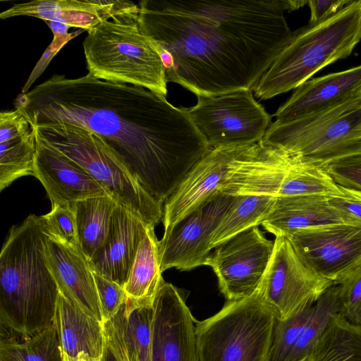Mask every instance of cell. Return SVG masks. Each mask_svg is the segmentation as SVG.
Segmentation results:
<instances>
[{
  "label": "cell",
  "mask_w": 361,
  "mask_h": 361,
  "mask_svg": "<svg viewBox=\"0 0 361 361\" xmlns=\"http://www.w3.org/2000/svg\"><path fill=\"white\" fill-rule=\"evenodd\" d=\"M14 106L32 125L63 122L97 134L143 189L163 204L211 149L188 109L145 88L54 74Z\"/></svg>",
  "instance_id": "6da1fadb"
},
{
  "label": "cell",
  "mask_w": 361,
  "mask_h": 361,
  "mask_svg": "<svg viewBox=\"0 0 361 361\" xmlns=\"http://www.w3.org/2000/svg\"><path fill=\"white\" fill-rule=\"evenodd\" d=\"M285 0H143L137 21L154 44L167 82L197 97L252 90L291 35Z\"/></svg>",
  "instance_id": "7a4b0ae2"
},
{
  "label": "cell",
  "mask_w": 361,
  "mask_h": 361,
  "mask_svg": "<svg viewBox=\"0 0 361 361\" xmlns=\"http://www.w3.org/2000/svg\"><path fill=\"white\" fill-rule=\"evenodd\" d=\"M44 215L12 226L0 254V324L30 334L54 324L60 293L48 264Z\"/></svg>",
  "instance_id": "3957f363"
},
{
  "label": "cell",
  "mask_w": 361,
  "mask_h": 361,
  "mask_svg": "<svg viewBox=\"0 0 361 361\" xmlns=\"http://www.w3.org/2000/svg\"><path fill=\"white\" fill-rule=\"evenodd\" d=\"M361 40V0L317 23L292 32L253 92L268 99L307 81L314 73L348 57Z\"/></svg>",
  "instance_id": "277c9868"
},
{
  "label": "cell",
  "mask_w": 361,
  "mask_h": 361,
  "mask_svg": "<svg viewBox=\"0 0 361 361\" xmlns=\"http://www.w3.org/2000/svg\"><path fill=\"white\" fill-rule=\"evenodd\" d=\"M82 46L92 76L166 96L164 62L153 42L141 31L137 19L102 22L87 31Z\"/></svg>",
  "instance_id": "5b68a950"
},
{
  "label": "cell",
  "mask_w": 361,
  "mask_h": 361,
  "mask_svg": "<svg viewBox=\"0 0 361 361\" xmlns=\"http://www.w3.org/2000/svg\"><path fill=\"white\" fill-rule=\"evenodd\" d=\"M32 126L40 137L82 166L118 204L147 225L155 227L163 218V204L143 189L99 135L63 122Z\"/></svg>",
  "instance_id": "8992f818"
},
{
  "label": "cell",
  "mask_w": 361,
  "mask_h": 361,
  "mask_svg": "<svg viewBox=\"0 0 361 361\" xmlns=\"http://www.w3.org/2000/svg\"><path fill=\"white\" fill-rule=\"evenodd\" d=\"M276 321L260 283L250 295L196 322L200 361H267Z\"/></svg>",
  "instance_id": "52a82bcc"
},
{
  "label": "cell",
  "mask_w": 361,
  "mask_h": 361,
  "mask_svg": "<svg viewBox=\"0 0 361 361\" xmlns=\"http://www.w3.org/2000/svg\"><path fill=\"white\" fill-rule=\"evenodd\" d=\"M261 142L324 166L361 154V97L289 123H271Z\"/></svg>",
  "instance_id": "ba28073f"
},
{
  "label": "cell",
  "mask_w": 361,
  "mask_h": 361,
  "mask_svg": "<svg viewBox=\"0 0 361 361\" xmlns=\"http://www.w3.org/2000/svg\"><path fill=\"white\" fill-rule=\"evenodd\" d=\"M252 90L197 97L188 109L196 128L210 149L259 142L269 128L271 116L257 102Z\"/></svg>",
  "instance_id": "9c48e42d"
},
{
  "label": "cell",
  "mask_w": 361,
  "mask_h": 361,
  "mask_svg": "<svg viewBox=\"0 0 361 361\" xmlns=\"http://www.w3.org/2000/svg\"><path fill=\"white\" fill-rule=\"evenodd\" d=\"M264 299L277 320H285L308 303H315L334 283L309 268L289 240L276 236L262 280Z\"/></svg>",
  "instance_id": "30bf717a"
},
{
  "label": "cell",
  "mask_w": 361,
  "mask_h": 361,
  "mask_svg": "<svg viewBox=\"0 0 361 361\" xmlns=\"http://www.w3.org/2000/svg\"><path fill=\"white\" fill-rule=\"evenodd\" d=\"M274 250V242L254 226L216 247L206 265L215 273L219 287L230 301L245 298L259 286Z\"/></svg>",
  "instance_id": "8fae6325"
},
{
  "label": "cell",
  "mask_w": 361,
  "mask_h": 361,
  "mask_svg": "<svg viewBox=\"0 0 361 361\" xmlns=\"http://www.w3.org/2000/svg\"><path fill=\"white\" fill-rule=\"evenodd\" d=\"M236 196L221 192L164 229L158 240L161 272L170 268L188 271L206 265L214 230Z\"/></svg>",
  "instance_id": "7c38bea8"
},
{
  "label": "cell",
  "mask_w": 361,
  "mask_h": 361,
  "mask_svg": "<svg viewBox=\"0 0 361 361\" xmlns=\"http://www.w3.org/2000/svg\"><path fill=\"white\" fill-rule=\"evenodd\" d=\"M312 271L339 283L361 263V227L336 224L298 231L286 237Z\"/></svg>",
  "instance_id": "4fadbf2b"
},
{
  "label": "cell",
  "mask_w": 361,
  "mask_h": 361,
  "mask_svg": "<svg viewBox=\"0 0 361 361\" xmlns=\"http://www.w3.org/2000/svg\"><path fill=\"white\" fill-rule=\"evenodd\" d=\"M195 322L178 289L163 280L153 302L152 361H200Z\"/></svg>",
  "instance_id": "5bb4252c"
},
{
  "label": "cell",
  "mask_w": 361,
  "mask_h": 361,
  "mask_svg": "<svg viewBox=\"0 0 361 361\" xmlns=\"http://www.w3.org/2000/svg\"><path fill=\"white\" fill-rule=\"evenodd\" d=\"M245 145L211 149L192 169L163 208V224L166 229L220 192L231 164Z\"/></svg>",
  "instance_id": "9a60e30c"
},
{
  "label": "cell",
  "mask_w": 361,
  "mask_h": 361,
  "mask_svg": "<svg viewBox=\"0 0 361 361\" xmlns=\"http://www.w3.org/2000/svg\"><path fill=\"white\" fill-rule=\"evenodd\" d=\"M34 176L46 190L51 206L111 196L82 166L37 133Z\"/></svg>",
  "instance_id": "2e32d148"
},
{
  "label": "cell",
  "mask_w": 361,
  "mask_h": 361,
  "mask_svg": "<svg viewBox=\"0 0 361 361\" xmlns=\"http://www.w3.org/2000/svg\"><path fill=\"white\" fill-rule=\"evenodd\" d=\"M138 13L139 6L126 0H35L16 4L0 18L26 16L88 31L106 20L137 19Z\"/></svg>",
  "instance_id": "e0dca14e"
},
{
  "label": "cell",
  "mask_w": 361,
  "mask_h": 361,
  "mask_svg": "<svg viewBox=\"0 0 361 361\" xmlns=\"http://www.w3.org/2000/svg\"><path fill=\"white\" fill-rule=\"evenodd\" d=\"M44 252L60 293L87 314L103 323L94 273L81 250L49 233Z\"/></svg>",
  "instance_id": "ac0fdd59"
},
{
  "label": "cell",
  "mask_w": 361,
  "mask_h": 361,
  "mask_svg": "<svg viewBox=\"0 0 361 361\" xmlns=\"http://www.w3.org/2000/svg\"><path fill=\"white\" fill-rule=\"evenodd\" d=\"M361 97V65L308 80L297 88L275 114L286 123Z\"/></svg>",
  "instance_id": "d6986e66"
},
{
  "label": "cell",
  "mask_w": 361,
  "mask_h": 361,
  "mask_svg": "<svg viewBox=\"0 0 361 361\" xmlns=\"http://www.w3.org/2000/svg\"><path fill=\"white\" fill-rule=\"evenodd\" d=\"M147 226L141 219L118 204L104 243L89 260L92 271L124 287Z\"/></svg>",
  "instance_id": "ffe728a7"
},
{
  "label": "cell",
  "mask_w": 361,
  "mask_h": 361,
  "mask_svg": "<svg viewBox=\"0 0 361 361\" xmlns=\"http://www.w3.org/2000/svg\"><path fill=\"white\" fill-rule=\"evenodd\" d=\"M54 324L62 361H102L105 346L103 323L87 314L61 293Z\"/></svg>",
  "instance_id": "44dd1931"
},
{
  "label": "cell",
  "mask_w": 361,
  "mask_h": 361,
  "mask_svg": "<svg viewBox=\"0 0 361 361\" xmlns=\"http://www.w3.org/2000/svg\"><path fill=\"white\" fill-rule=\"evenodd\" d=\"M328 197L322 195L276 197L261 226L276 237H288L298 231L343 223L329 203Z\"/></svg>",
  "instance_id": "7402d4cb"
},
{
  "label": "cell",
  "mask_w": 361,
  "mask_h": 361,
  "mask_svg": "<svg viewBox=\"0 0 361 361\" xmlns=\"http://www.w3.org/2000/svg\"><path fill=\"white\" fill-rule=\"evenodd\" d=\"M0 326V361H62L54 324L30 334Z\"/></svg>",
  "instance_id": "603a6c76"
},
{
  "label": "cell",
  "mask_w": 361,
  "mask_h": 361,
  "mask_svg": "<svg viewBox=\"0 0 361 361\" xmlns=\"http://www.w3.org/2000/svg\"><path fill=\"white\" fill-rule=\"evenodd\" d=\"M161 274L154 227L148 226L124 286L128 298L153 302L164 280Z\"/></svg>",
  "instance_id": "cb8c5ba5"
},
{
  "label": "cell",
  "mask_w": 361,
  "mask_h": 361,
  "mask_svg": "<svg viewBox=\"0 0 361 361\" xmlns=\"http://www.w3.org/2000/svg\"><path fill=\"white\" fill-rule=\"evenodd\" d=\"M117 204L111 196L90 197L75 203L79 247L88 260L104 243Z\"/></svg>",
  "instance_id": "d4e9b609"
},
{
  "label": "cell",
  "mask_w": 361,
  "mask_h": 361,
  "mask_svg": "<svg viewBox=\"0 0 361 361\" xmlns=\"http://www.w3.org/2000/svg\"><path fill=\"white\" fill-rule=\"evenodd\" d=\"M115 317L130 361H152L153 302L128 298Z\"/></svg>",
  "instance_id": "484cf974"
},
{
  "label": "cell",
  "mask_w": 361,
  "mask_h": 361,
  "mask_svg": "<svg viewBox=\"0 0 361 361\" xmlns=\"http://www.w3.org/2000/svg\"><path fill=\"white\" fill-rule=\"evenodd\" d=\"M340 192L341 185L334 180L326 166L293 155L276 197H330Z\"/></svg>",
  "instance_id": "4316f807"
},
{
  "label": "cell",
  "mask_w": 361,
  "mask_h": 361,
  "mask_svg": "<svg viewBox=\"0 0 361 361\" xmlns=\"http://www.w3.org/2000/svg\"><path fill=\"white\" fill-rule=\"evenodd\" d=\"M275 198L269 195L236 196L235 200L214 231L211 241L212 249L249 228L261 225Z\"/></svg>",
  "instance_id": "83f0119b"
},
{
  "label": "cell",
  "mask_w": 361,
  "mask_h": 361,
  "mask_svg": "<svg viewBox=\"0 0 361 361\" xmlns=\"http://www.w3.org/2000/svg\"><path fill=\"white\" fill-rule=\"evenodd\" d=\"M310 361H361V326L338 313L308 356Z\"/></svg>",
  "instance_id": "f1b7e54d"
},
{
  "label": "cell",
  "mask_w": 361,
  "mask_h": 361,
  "mask_svg": "<svg viewBox=\"0 0 361 361\" xmlns=\"http://www.w3.org/2000/svg\"><path fill=\"white\" fill-rule=\"evenodd\" d=\"M338 293V286L333 285L317 300L305 330L285 361H299L309 356L333 318L339 313Z\"/></svg>",
  "instance_id": "f546056e"
},
{
  "label": "cell",
  "mask_w": 361,
  "mask_h": 361,
  "mask_svg": "<svg viewBox=\"0 0 361 361\" xmlns=\"http://www.w3.org/2000/svg\"><path fill=\"white\" fill-rule=\"evenodd\" d=\"M36 154V133L0 143V190L16 179L34 176Z\"/></svg>",
  "instance_id": "4dcf8cb0"
},
{
  "label": "cell",
  "mask_w": 361,
  "mask_h": 361,
  "mask_svg": "<svg viewBox=\"0 0 361 361\" xmlns=\"http://www.w3.org/2000/svg\"><path fill=\"white\" fill-rule=\"evenodd\" d=\"M314 307L315 303H308L287 319H276L267 361H285L305 330Z\"/></svg>",
  "instance_id": "1f68e13d"
},
{
  "label": "cell",
  "mask_w": 361,
  "mask_h": 361,
  "mask_svg": "<svg viewBox=\"0 0 361 361\" xmlns=\"http://www.w3.org/2000/svg\"><path fill=\"white\" fill-rule=\"evenodd\" d=\"M338 286L339 314L350 323L361 326V263Z\"/></svg>",
  "instance_id": "d6a6232c"
},
{
  "label": "cell",
  "mask_w": 361,
  "mask_h": 361,
  "mask_svg": "<svg viewBox=\"0 0 361 361\" xmlns=\"http://www.w3.org/2000/svg\"><path fill=\"white\" fill-rule=\"evenodd\" d=\"M75 203L51 206V210L44 216L50 235L79 247Z\"/></svg>",
  "instance_id": "836d02e7"
},
{
  "label": "cell",
  "mask_w": 361,
  "mask_h": 361,
  "mask_svg": "<svg viewBox=\"0 0 361 361\" xmlns=\"http://www.w3.org/2000/svg\"><path fill=\"white\" fill-rule=\"evenodd\" d=\"M47 25L51 29L54 38L51 44L45 49L42 56L38 61L27 80L22 88L21 93H27L31 85L43 73L49 62L59 51L71 39L78 36L83 30H78L75 32H68L71 27L69 25L56 20H44Z\"/></svg>",
  "instance_id": "e575fe53"
},
{
  "label": "cell",
  "mask_w": 361,
  "mask_h": 361,
  "mask_svg": "<svg viewBox=\"0 0 361 361\" xmlns=\"http://www.w3.org/2000/svg\"><path fill=\"white\" fill-rule=\"evenodd\" d=\"M94 273V272H93ZM99 295L103 323L113 318L126 302L124 287L94 273Z\"/></svg>",
  "instance_id": "d590c367"
},
{
  "label": "cell",
  "mask_w": 361,
  "mask_h": 361,
  "mask_svg": "<svg viewBox=\"0 0 361 361\" xmlns=\"http://www.w3.org/2000/svg\"><path fill=\"white\" fill-rule=\"evenodd\" d=\"M328 200L343 223L361 227V190L341 185L340 193Z\"/></svg>",
  "instance_id": "8d00e7d4"
},
{
  "label": "cell",
  "mask_w": 361,
  "mask_h": 361,
  "mask_svg": "<svg viewBox=\"0 0 361 361\" xmlns=\"http://www.w3.org/2000/svg\"><path fill=\"white\" fill-rule=\"evenodd\" d=\"M326 167L338 185L361 190V154L341 159Z\"/></svg>",
  "instance_id": "74e56055"
},
{
  "label": "cell",
  "mask_w": 361,
  "mask_h": 361,
  "mask_svg": "<svg viewBox=\"0 0 361 361\" xmlns=\"http://www.w3.org/2000/svg\"><path fill=\"white\" fill-rule=\"evenodd\" d=\"M103 324L105 346L102 361H130L116 317L104 322Z\"/></svg>",
  "instance_id": "f35d334b"
},
{
  "label": "cell",
  "mask_w": 361,
  "mask_h": 361,
  "mask_svg": "<svg viewBox=\"0 0 361 361\" xmlns=\"http://www.w3.org/2000/svg\"><path fill=\"white\" fill-rule=\"evenodd\" d=\"M32 130V125L19 109L1 112L0 143L24 136Z\"/></svg>",
  "instance_id": "ab89813d"
},
{
  "label": "cell",
  "mask_w": 361,
  "mask_h": 361,
  "mask_svg": "<svg viewBox=\"0 0 361 361\" xmlns=\"http://www.w3.org/2000/svg\"><path fill=\"white\" fill-rule=\"evenodd\" d=\"M352 0L307 1L310 9V24L319 23L340 11Z\"/></svg>",
  "instance_id": "60d3db41"
},
{
  "label": "cell",
  "mask_w": 361,
  "mask_h": 361,
  "mask_svg": "<svg viewBox=\"0 0 361 361\" xmlns=\"http://www.w3.org/2000/svg\"><path fill=\"white\" fill-rule=\"evenodd\" d=\"M299 361H310V360L308 359V357H305V358H303V359H302V360H300Z\"/></svg>",
  "instance_id": "b9f144b4"
}]
</instances>
